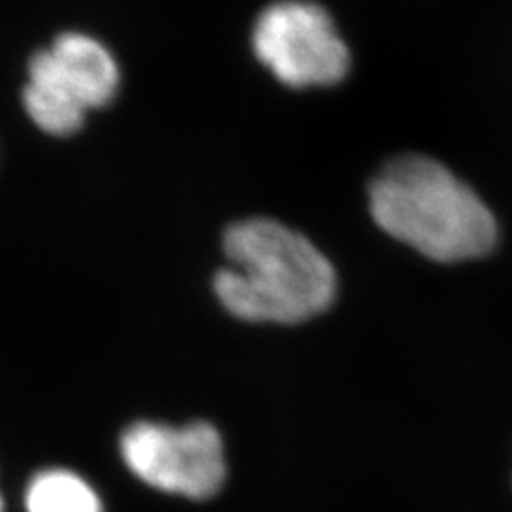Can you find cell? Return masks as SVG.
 Returning a JSON list of instances; mask_svg holds the SVG:
<instances>
[{"label":"cell","instance_id":"obj_2","mask_svg":"<svg viewBox=\"0 0 512 512\" xmlns=\"http://www.w3.org/2000/svg\"><path fill=\"white\" fill-rule=\"evenodd\" d=\"M367 205L384 233L442 265L483 259L498 244V220L487 203L425 154L387 160L367 186Z\"/></svg>","mask_w":512,"mask_h":512},{"label":"cell","instance_id":"obj_5","mask_svg":"<svg viewBox=\"0 0 512 512\" xmlns=\"http://www.w3.org/2000/svg\"><path fill=\"white\" fill-rule=\"evenodd\" d=\"M120 451L143 483L188 500L214 498L227 478L224 444L210 423L171 427L141 421L124 431Z\"/></svg>","mask_w":512,"mask_h":512},{"label":"cell","instance_id":"obj_6","mask_svg":"<svg viewBox=\"0 0 512 512\" xmlns=\"http://www.w3.org/2000/svg\"><path fill=\"white\" fill-rule=\"evenodd\" d=\"M26 512H103V504L82 476L45 470L30 480Z\"/></svg>","mask_w":512,"mask_h":512},{"label":"cell","instance_id":"obj_3","mask_svg":"<svg viewBox=\"0 0 512 512\" xmlns=\"http://www.w3.org/2000/svg\"><path fill=\"white\" fill-rule=\"evenodd\" d=\"M120 69L107 47L82 32H64L28 64L24 107L41 131L67 137L82 128L90 109L114 99Z\"/></svg>","mask_w":512,"mask_h":512},{"label":"cell","instance_id":"obj_4","mask_svg":"<svg viewBox=\"0 0 512 512\" xmlns=\"http://www.w3.org/2000/svg\"><path fill=\"white\" fill-rule=\"evenodd\" d=\"M261 64L291 88H329L350 71V50L329 11L312 0H278L252 30Z\"/></svg>","mask_w":512,"mask_h":512},{"label":"cell","instance_id":"obj_1","mask_svg":"<svg viewBox=\"0 0 512 512\" xmlns=\"http://www.w3.org/2000/svg\"><path fill=\"white\" fill-rule=\"evenodd\" d=\"M229 265L214 276L224 310L250 323L299 325L327 312L338 274L312 239L280 220L235 222L222 242Z\"/></svg>","mask_w":512,"mask_h":512},{"label":"cell","instance_id":"obj_7","mask_svg":"<svg viewBox=\"0 0 512 512\" xmlns=\"http://www.w3.org/2000/svg\"><path fill=\"white\" fill-rule=\"evenodd\" d=\"M0 512H3V495H0Z\"/></svg>","mask_w":512,"mask_h":512}]
</instances>
